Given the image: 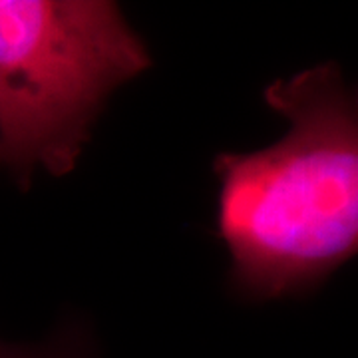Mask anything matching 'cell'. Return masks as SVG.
Listing matches in <instances>:
<instances>
[{"label": "cell", "mask_w": 358, "mask_h": 358, "mask_svg": "<svg viewBox=\"0 0 358 358\" xmlns=\"http://www.w3.org/2000/svg\"><path fill=\"white\" fill-rule=\"evenodd\" d=\"M263 98L289 128L267 148L215 155V227L235 293L273 301L315 293L358 255V84L324 62Z\"/></svg>", "instance_id": "obj_1"}, {"label": "cell", "mask_w": 358, "mask_h": 358, "mask_svg": "<svg viewBox=\"0 0 358 358\" xmlns=\"http://www.w3.org/2000/svg\"><path fill=\"white\" fill-rule=\"evenodd\" d=\"M152 56L115 2L0 0V166L64 176L115 90Z\"/></svg>", "instance_id": "obj_2"}, {"label": "cell", "mask_w": 358, "mask_h": 358, "mask_svg": "<svg viewBox=\"0 0 358 358\" xmlns=\"http://www.w3.org/2000/svg\"><path fill=\"white\" fill-rule=\"evenodd\" d=\"M0 358H96L86 327L70 322L38 345H10L0 341Z\"/></svg>", "instance_id": "obj_3"}]
</instances>
